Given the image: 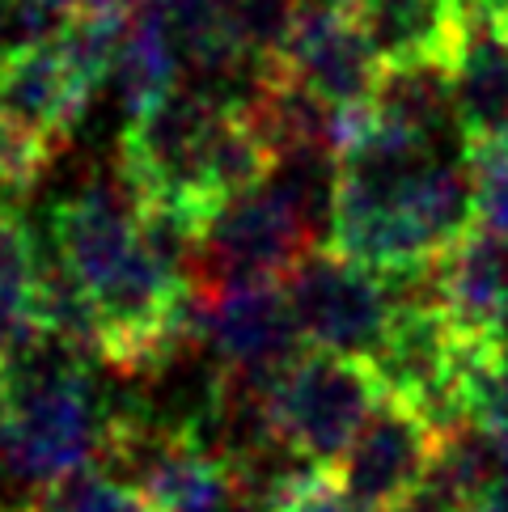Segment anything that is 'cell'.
I'll return each mask as SVG.
<instances>
[{
	"label": "cell",
	"mask_w": 508,
	"mask_h": 512,
	"mask_svg": "<svg viewBox=\"0 0 508 512\" xmlns=\"http://www.w3.org/2000/svg\"><path fill=\"white\" fill-rule=\"evenodd\" d=\"M276 161L246 98L187 85L127 123L119 144V174L140 204L166 208L199 233L229 199L263 187Z\"/></svg>",
	"instance_id": "obj_1"
},
{
	"label": "cell",
	"mask_w": 508,
	"mask_h": 512,
	"mask_svg": "<svg viewBox=\"0 0 508 512\" xmlns=\"http://www.w3.org/2000/svg\"><path fill=\"white\" fill-rule=\"evenodd\" d=\"M381 402L386 390L369 360L305 347V356L267 390L263 411L276 441L293 457L335 466Z\"/></svg>",
	"instance_id": "obj_2"
},
{
	"label": "cell",
	"mask_w": 508,
	"mask_h": 512,
	"mask_svg": "<svg viewBox=\"0 0 508 512\" xmlns=\"http://www.w3.org/2000/svg\"><path fill=\"white\" fill-rule=\"evenodd\" d=\"M462 356L466 331L449 318V309L437 297H407L398 301L369 364L386 398L411 407L432 432L445 436L470 424Z\"/></svg>",
	"instance_id": "obj_3"
},
{
	"label": "cell",
	"mask_w": 508,
	"mask_h": 512,
	"mask_svg": "<svg viewBox=\"0 0 508 512\" xmlns=\"http://www.w3.org/2000/svg\"><path fill=\"white\" fill-rule=\"evenodd\" d=\"M314 250L322 246L310 216L267 178L208 221L195 254V288L284 284Z\"/></svg>",
	"instance_id": "obj_4"
},
{
	"label": "cell",
	"mask_w": 508,
	"mask_h": 512,
	"mask_svg": "<svg viewBox=\"0 0 508 512\" xmlns=\"http://www.w3.org/2000/svg\"><path fill=\"white\" fill-rule=\"evenodd\" d=\"M199 339L242 390H267L305 356V339L284 284L199 288Z\"/></svg>",
	"instance_id": "obj_5"
},
{
	"label": "cell",
	"mask_w": 508,
	"mask_h": 512,
	"mask_svg": "<svg viewBox=\"0 0 508 512\" xmlns=\"http://www.w3.org/2000/svg\"><path fill=\"white\" fill-rule=\"evenodd\" d=\"M305 347L369 360L398 309L394 280L356 267L331 250H314L284 280Z\"/></svg>",
	"instance_id": "obj_6"
},
{
	"label": "cell",
	"mask_w": 508,
	"mask_h": 512,
	"mask_svg": "<svg viewBox=\"0 0 508 512\" xmlns=\"http://www.w3.org/2000/svg\"><path fill=\"white\" fill-rule=\"evenodd\" d=\"M263 68L284 72L288 81L310 89L326 106L369 102L377 94L381 72H386L365 30L356 26V17L335 0H301L280 56Z\"/></svg>",
	"instance_id": "obj_7"
},
{
	"label": "cell",
	"mask_w": 508,
	"mask_h": 512,
	"mask_svg": "<svg viewBox=\"0 0 508 512\" xmlns=\"http://www.w3.org/2000/svg\"><path fill=\"white\" fill-rule=\"evenodd\" d=\"M441 436L403 402L386 398L335 462L356 512H390L428 483Z\"/></svg>",
	"instance_id": "obj_8"
},
{
	"label": "cell",
	"mask_w": 508,
	"mask_h": 512,
	"mask_svg": "<svg viewBox=\"0 0 508 512\" xmlns=\"http://www.w3.org/2000/svg\"><path fill=\"white\" fill-rule=\"evenodd\" d=\"M449 89L466 157L487 153L508 136V22L470 17L449 56Z\"/></svg>",
	"instance_id": "obj_9"
},
{
	"label": "cell",
	"mask_w": 508,
	"mask_h": 512,
	"mask_svg": "<svg viewBox=\"0 0 508 512\" xmlns=\"http://www.w3.org/2000/svg\"><path fill=\"white\" fill-rule=\"evenodd\" d=\"M94 94L98 89L77 77V68L64 60L56 43L26 47L0 64V115L47 136L51 144H64L72 136Z\"/></svg>",
	"instance_id": "obj_10"
},
{
	"label": "cell",
	"mask_w": 508,
	"mask_h": 512,
	"mask_svg": "<svg viewBox=\"0 0 508 512\" xmlns=\"http://www.w3.org/2000/svg\"><path fill=\"white\" fill-rule=\"evenodd\" d=\"M335 5L356 17L386 68L449 64L470 22L462 0H335Z\"/></svg>",
	"instance_id": "obj_11"
},
{
	"label": "cell",
	"mask_w": 508,
	"mask_h": 512,
	"mask_svg": "<svg viewBox=\"0 0 508 512\" xmlns=\"http://www.w3.org/2000/svg\"><path fill=\"white\" fill-rule=\"evenodd\" d=\"M432 297L462 331H504L508 322V237L470 229L432 267Z\"/></svg>",
	"instance_id": "obj_12"
},
{
	"label": "cell",
	"mask_w": 508,
	"mask_h": 512,
	"mask_svg": "<svg viewBox=\"0 0 508 512\" xmlns=\"http://www.w3.org/2000/svg\"><path fill=\"white\" fill-rule=\"evenodd\" d=\"M153 512H229L242 496L238 474L199 441H174L136 479Z\"/></svg>",
	"instance_id": "obj_13"
},
{
	"label": "cell",
	"mask_w": 508,
	"mask_h": 512,
	"mask_svg": "<svg viewBox=\"0 0 508 512\" xmlns=\"http://www.w3.org/2000/svg\"><path fill=\"white\" fill-rule=\"evenodd\" d=\"M183 51H178L174 34L157 22L149 9H136V22L127 30L123 51L115 60V94L127 123L149 115L153 106H161L178 85H183Z\"/></svg>",
	"instance_id": "obj_14"
},
{
	"label": "cell",
	"mask_w": 508,
	"mask_h": 512,
	"mask_svg": "<svg viewBox=\"0 0 508 512\" xmlns=\"http://www.w3.org/2000/svg\"><path fill=\"white\" fill-rule=\"evenodd\" d=\"M60 144L0 115V199H22L51 170Z\"/></svg>",
	"instance_id": "obj_15"
},
{
	"label": "cell",
	"mask_w": 508,
	"mask_h": 512,
	"mask_svg": "<svg viewBox=\"0 0 508 512\" xmlns=\"http://www.w3.org/2000/svg\"><path fill=\"white\" fill-rule=\"evenodd\" d=\"M466 17H487V22H508V0H462Z\"/></svg>",
	"instance_id": "obj_16"
},
{
	"label": "cell",
	"mask_w": 508,
	"mask_h": 512,
	"mask_svg": "<svg viewBox=\"0 0 508 512\" xmlns=\"http://www.w3.org/2000/svg\"><path fill=\"white\" fill-rule=\"evenodd\" d=\"M466 512H508V491H504V487H496L492 496H483L479 504H470Z\"/></svg>",
	"instance_id": "obj_17"
}]
</instances>
